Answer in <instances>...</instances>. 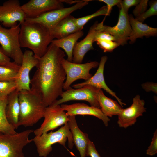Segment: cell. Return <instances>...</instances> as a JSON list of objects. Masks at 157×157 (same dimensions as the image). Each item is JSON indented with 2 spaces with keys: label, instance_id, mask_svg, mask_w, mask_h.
<instances>
[{
  "label": "cell",
  "instance_id": "cell-1",
  "mask_svg": "<svg viewBox=\"0 0 157 157\" xmlns=\"http://www.w3.org/2000/svg\"><path fill=\"white\" fill-rule=\"evenodd\" d=\"M65 56L63 51L51 43L45 53L38 58L37 70L31 80V88L41 94L46 107L63 92L66 74L61 61Z\"/></svg>",
  "mask_w": 157,
  "mask_h": 157
},
{
  "label": "cell",
  "instance_id": "cell-2",
  "mask_svg": "<svg viewBox=\"0 0 157 157\" xmlns=\"http://www.w3.org/2000/svg\"><path fill=\"white\" fill-rule=\"evenodd\" d=\"M20 25L19 41L21 47L29 49L38 58L41 57L54 39L51 32L39 23L25 21Z\"/></svg>",
  "mask_w": 157,
  "mask_h": 157
},
{
  "label": "cell",
  "instance_id": "cell-3",
  "mask_svg": "<svg viewBox=\"0 0 157 157\" xmlns=\"http://www.w3.org/2000/svg\"><path fill=\"white\" fill-rule=\"evenodd\" d=\"M20 113L18 126H33L42 118L47 107L41 94L32 89L19 91Z\"/></svg>",
  "mask_w": 157,
  "mask_h": 157
},
{
  "label": "cell",
  "instance_id": "cell-4",
  "mask_svg": "<svg viewBox=\"0 0 157 157\" xmlns=\"http://www.w3.org/2000/svg\"><path fill=\"white\" fill-rule=\"evenodd\" d=\"M32 139L40 157H47L52 150V145L56 143L63 145L68 150L65 146L67 140L70 149L72 148L74 145L68 123L56 131L44 133L40 136H35Z\"/></svg>",
  "mask_w": 157,
  "mask_h": 157
},
{
  "label": "cell",
  "instance_id": "cell-5",
  "mask_svg": "<svg viewBox=\"0 0 157 157\" xmlns=\"http://www.w3.org/2000/svg\"><path fill=\"white\" fill-rule=\"evenodd\" d=\"M33 131L28 129L14 135L0 133V157H25L23 149L33 142L29 136Z\"/></svg>",
  "mask_w": 157,
  "mask_h": 157
},
{
  "label": "cell",
  "instance_id": "cell-6",
  "mask_svg": "<svg viewBox=\"0 0 157 157\" xmlns=\"http://www.w3.org/2000/svg\"><path fill=\"white\" fill-rule=\"evenodd\" d=\"M17 25L6 28L0 24V44L5 54L17 64L21 65L23 53L19 41L20 26Z\"/></svg>",
  "mask_w": 157,
  "mask_h": 157
},
{
  "label": "cell",
  "instance_id": "cell-7",
  "mask_svg": "<svg viewBox=\"0 0 157 157\" xmlns=\"http://www.w3.org/2000/svg\"><path fill=\"white\" fill-rule=\"evenodd\" d=\"M120 3L117 6L119 8V12L116 25L113 27L104 25V19L101 23H98L97 28L99 32L112 35L115 38V42L119 45L123 46L127 44L132 29L129 20V15L124 12Z\"/></svg>",
  "mask_w": 157,
  "mask_h": 157
},
{
  "label": "cell",
  "instance_id": "cell-8",
  "mask_svg": "<svg viewBox=\"0 0 157 157\" xmlns=\"http://www.w3.org/2000/svg\"><path fill=\"white\" fill-rule=\"evenodd\" d=\"M90 0H82L72 6L55 9L46 12L34 18H26L25 21L39 23L48 28L51 32L56 25L73 12L82 8Z\"/></svg>",
  "mask_w": 157,
  "mask_h": 157
},
{
  "label": "cell",
  "instance_id": "cell-9",
  "mask_svg": "<svg viewBox=\"0 0 157 157\" xmlns=\"http://www.w3.org/2000/svg\"><path fill=\"white\" fill-rule=\"evenodd\" d=\"M99 63L91 61L85 63H77L68 61L63 58L61 64L66 74V79L63 86L65 90L71 87V84L78 79H82L85 81L90 78L92 75L90 73L92 69L98 67Z\"/></svg>",
  "mask_w": 157,
  "mask_h": 157
},
{
  "label": "cell",
  "instance_id": "cell-10",
  "mask_svg": "<svg viewBox=\"0 0 157 157\" xmlns=\"http://www.w3.org/2000/svg\"><path fill=\"white\" fill-rule=\"evenodd\" d=\"M44 121L40 127L33 131L35 136L41 135L68 123L69 116L60 105L51 104L47 107L45 111Z\"/></svg>",
  "mask_w": 157,
  "mask_h": 157
},
{
  "label": "cell",
  "instance_id": "cell-11",
  "mask_svg": "<svg viewBox=\"0 0 157 157\" xmlns=\"http://www.w3.org/2000/svg\"><path fill=\"white\" fill-rule=\"evenodd\" d=\"M100 89L88 85L78 89H73L71 87L63 92L60 96V99L56 100L52 104L60 105L70 101L83 100L87 101L91 106L100 108L97 98Z\"/></svg>",
  "mask_w": 157,
  "mask_h": 157
},
{
  "label": "cell",
  "instance_id": "cell-12",
  "mask_svg": "<svg viewBox=\"0 0 157 157\" xmlns=\"http://www.w3.org/2000/svg\"><path fill=\"white\" fill-rule=\"evenodd\" d=\"M26 17L18 0H8L0 5V22L9 28L24 22Z\"/></svg>",
  "mask_w": 157,
  "mask_h": 157
},
{
  "label": "cell",
  "instance_id": "cell-13",
  "mask_svg": "<svg viewBox=\"0 0 157 157\" xmlns=\"http://www.w3.org/2000/svg\"><path fill=\"white\" fill-rule=\"evenodd\" d=\"M38 60L30 50H26L23 53L22 63L15 80L16 89L19 91L31 89L30 73L37 67Z\"/></svg>",
  "mask_w": 157,
  "mask_h": 157
},
{
  "label": "cell",
  "instance_id": "cell-14",
  "mask_svg": "<svg viewBox=\"0 0 157 157\" xmlns=\"http://www.w3.org/2000/svg\"><path fill=\"white\" fill-rule=\"evenodd\" d=\"M144 100L140 99V96L137 94L133 99V103L129 107L122 109L118 115L117 123L121 128H126L135 124L137 119L143 115V113L146 111Z\"/></svg>",
  "mask_w": 157,
  "mask_h": 157
},
{
  "label": "cell",
  "instance_id": "cell-15",
  "mask_svg": "<svg viewBox=\"0 0 157 157\" xmlns=\"http://www.w3.org/2000/svg\"><path fill=\"white\" fill-rule=\"evenodd\" d=\"M26 18H34L47 12L63 8L62 0H30L21 6Z\"/></svg>",
  "mask_w": 157,
  "mask_h": 157
},
{
  "label": "cell",
  "instance_id": "cell-16",
  "mask_svg": "<svg viewBox=\"0 0 157 157\" xmlns=\"http://www.w3.org/2000/svg\"><path fill=\"white\" fill-rule=\"evenodd\" d=\"M108 59L106 56H102L99 63L98 68L94 74L90 78L83 82L78 83L72 85L75 89L80 88L87 85H90L100 89H103L107 92L115 97L119 104L122 107L126 104L123 102L122 100L115 93L110 89L106 84L104 77V66Z\"/></svg>",
  "mask_w": 157,
  "mask_h": 157
},
{
  "label": "cell",
  "instance_id": "cell-17",
  "mask_svg": "<svg viewBox=\"0 0 157 157\" xmlns=\"http://www.w3.org/2000/svg\"><path fill=\"white\" fill-rule=\"evenodd\" d=\"M61 106L68 116L77 115H90L96 117L102 121L105 126H107L110 121L109 117L105 115L100 108L89 106L84 103H75L71 104H62Z\"/></svg>",
  "mask_w": 157,
  "mask_h": 157
},
{
  "label": "cell",
  "instance_id": "cell-18",
  "mask_svg": "<svg viewBox=\"0 0 157 157\" xmlns=\"http://www.w3.org/2000/svg\"><path fill=\"white\" fill-rule=\"evenodd\" d=\"M97 22L90 28L86 36L80 42L75 44L73 52L72 62L77 63H81L85 55L89 51L94 49L93 44L97 32Z\"/></svg>",
  "mask_w": 157,
  "mask_h": 157
},
{
  "label": "cell",
  "instance_id": "cell-19",
  "mask_svg": "<svg viewBox=\"0 0 157 157\" xmlns=\"http://www.w3.org/2000/svg\"><path fill=\"white\" fill-rule=\"evenodd\" d=\"M68 125L71 132L73 143L79 151L81 157L87 156V149L90 140L88 135L83 132L78 127L76 119V116H69Z\"/></svg>",
  "mask_w": 157,
  "mask_h": 157
},
{
  "label": "cell",
  "instance_id": "cell-20",
  "mask_svg": "<svg viewBox=\"0 0 157 157\" xmlns=\"http://www.w3.org/2000/svg\"><path fill=\"white\" fill-rule=\"evenodd\" d=\"M129 19L132 31L129 38L130 44L134 43L138 38L144 36L149 37L156 36L157 28L149 26L144 24L134 18L131 14L129 15Z\"/></svg>",
  "mask_w": 157,
  "mask_h": 157
},
{
  "label": "cell",
  "instance_id": "cell-21",
  "mask_svg": "<svg viewBox=\"0 0 157 157\" xmlns=\"http://www.w3.org/2000/svg\"><path fill=\"white\" fill-rule=\"evenodd\" d=\"M19 92V91L16 89L8 96L6 110V116L8 122L15 129L19 126L20 113Z\"/></svg>",
  "mask_w": 157,
  "mask_h": 157
},
{
  "label": "cell",
  "instance_id": "cell-22",
  "mask_svg": "<svg viewBox=\"0 0 157 157\" xmlns=\"http://www.w3.org/2000/svg\"><path fill=\"white\" fill-rule=\"evenodd\" d=\"M80 30L76 24L75 18L70 15L60 21L51 33L54 39H59Z\"/></svg>",
  "mask_w": 157,
  "mask_h": 157
},
{
  "label": "cell",
  "instance_id": "cell-23",
  "mask_svg": "<svg viewBox=\"0 0 157 157\" xmlns=\"http://www.w3.org/2000/svg\"><path fill=\"white\" fill-rule=\"evenodd\" d=\"M83 34V31L80 30L61 38L54 39L51 43L60 49H63L67 56V60L72 62L74 47L77 40Z\"/></svg>",
  "mask_w": 157,
  "mask_h": 157
},
{
  "label": "cell",
  "instance_id": "cell-24",
  "mask_svg": "<svg viewBox=\"0 0 157 157\" xmlns=\"http://www.w3.org/2000/svg\"><path fill=\"white\" fill-rule=\"evenodd\" d=\"M97 98L102 112L108 117L118 115L123 109L118 102L106 97L101 89L98 92Z\"/></svg>",
  "mask_w": 157,
  "mask_h": 157
},
{
  "label": "cell",
  "instance_id": "cell-25",
  "mask_svg": "<svg viewBox=\"0 0 157 157\" xmlns=\"http://www.w3.org/2000/svg\"><path fill=\"white\" fill-rule=\"evenodd\" d=\"M7 98L0 97V133L6 135H14L17 133L15 129L9 123L6 115Z\"/></svg>",
  "mask_w": 157,
  "mask_h": 157
},
{
  "label": "cell",
  "instance_id": "cell-26",
  "mask_svg": "<svg viewBox=\"0 0 157 157\" xmlns=\"http://www.w3.org/2000/svg\"><path fill=\"white\" fill-rule=\"evenodd\" d=\"M20 66L13 61L6 65L0 66V81H15Z\"/></svg>",
  "mask_w": 157,
  "mask_h": 157
},
{
  "label": "cell",
  "instance_id": "cell-27",
  "mask_svg": "<svg viewBox=\"0 0 157 157\" xmlns=\"http://www.w3.org/2000/svg\"><path fill=\"white\" fill-rule=\"evenodd\" d=\"M101 15L108 16L106 6H104L94 13L89 15L78 18H75L76 24L81 30H82L84 26L89 20L96 17Z\"/></svg>",
  "mask_w": 157,
  "mask_h": 157
},
{
  "label": "cell",
  "instance_id": "cell-28",
  "mask_svg": "<svg viewBox=\"0 0 157 157\" xmlns=\"http://www.w3.org/2000/svg\"><path fill=\"white\" fill-rule=\"evenodd\" d=\"M17 88L15 81H0V97L5 98Z\"/></svg>",
  "mask_w": 157,
  "mask_h": 157
},
{
  "label": "cell",
  "instance_id": "cell-29",
  "mask_svg": "<svg viewBox=\"0 0 157 157\" xmlns=\"http://www.w3.org/2000/svg\"><path fill=\"white\" fill-rule=\"evenodd\" d=\"M150 8L144 13L135 19L143 23L147 18L157 15V0L152 1L150 3Z\"/></svg>",
  "mask_w": 157,
  "mask_h": 157
},
{
  "label": "cell",
  "instance_id": "cell-30",
  "mask_svg": "<svg viewBox=\"0 0 157 157\" xmlns=\"http://www.w3.org/2000/svg\"><path fill=\"white\" fill-rule=\"evenodd\" d=\"M96 42L104 52H112L115 48L119 46L116 42L111 40H97Z\"/></svg>",
  "mask_w": 157,
  "mask_h": 157
},
{
  "label": "cell",
  "instance_id": "cell-31",
  "mask_svg": "<svg viewBox=\"0 0 157 157\" xmlns=\"http://www.w3.org/2000/svg\"><path fill=\"white\" fill-rule=\"evenodd\" d=\"M157 153V130L154 133L150 145L146 150L147 155L152 156Z\"/></svg>",
  "mask_w": 157,
  "mask_h": 157
},
{
  "label": "cell",
  "instance_id": "cell-32",
  "mask_svg": "<svg viewBox=\"0 0 157 157\" xmlns=\"http://www.w3.org/2000/svg\"><path fill=\"white\" fill-rule=\"evenodd\" d=\"M148 0H140L138 4L136 6L133 13L136 17L144 13L146 10L148 6Z\"/></svg>",
  "mask_w": 157,
  "mask_h": 157
},
{
  "label": "cell",
  "instance_id": "cell-33",
  "mask_svg": "<svg viewBox=\"0 0 157 157\" xmlns=\"http://www.w3.org/2000/svg\"><path fill=\"white\" fill-rule=\"evenodd\" d=\"M87 156H89L90 157H101L94 143L90 140L89 141L87 147Z\"/></svg>",
  "mask_w": 157,
  "mask_h": 157
},
{
  "label": "cell",
  "instance_id": "cell-34",
  "mask_svg": "<svg viewBox=\"0 0 157 157\" xmlns=\"http://www.w3.org/2000/svg\"><path fill=\"white\" fill-rule=\"evenodd\" d=\"M139 0H122L120 4L124 12L128 14L129 9L131 7L136 6L139 3Z\"/></svg>",
  "mask_w": 157,
  "mask_h": 157
},
{
  "label": "cell",
  "instance_id": "cell-35",
  "mask_svg": "<svg viewBox=\"0 0 157 157\" xmlns=\"http://www.w3.org/2000/svg\"><path fill=\"white\" fill-rule=\"evenodd\" d=\"M142 88L146 92L151 91L157 94V83L152 82H147L141 85Z\"/></svg>",
  "mask_w": 157,
  "mask_h": 157
},
{
  "label": "cell",
  "instance_id": "cell-36",
  "mask_svg": "<svg viewBox=\"0 0 157 157\" xmlns=\"http://www.w3.org/2000/svg\"><path fill=\"white\" fill-rule=\"evenodd\" d=\"M97 40H106L115 41L114 37L112 35L105 33L99 32L98 31L95 35L94 42Z\"/></svg>",
  "mask_w": 157,
  "mask_h": 157
},
{
  "label": "cell",
  "instance_id": "cell-37",
  "mask_svg": "<svg viewBox=\"0 0 157 157\" xmlns=\"http://www.w3.org/2000/svg\"><path fill=\"white\" fill-rule=\"evenodd\" d=\"M98 1L106 4L108 16L110 15L112 7L115 5L117 6L119 5L122 1L120 0H99Z\"/></svg>",
  "mask_w": 157,
  "mask_h": 157
},
{
  "label": "cell",
  "instance_id": "cell-38",
  "mask_svg": "<svg viewBox=\"0 0 157 157\" xmlns=\"http://www.w3.org/2000/svg\"><path fill=\"white\" fill-rule=\"evenodd\" d=\"M11 62L10 58L5 54L0 46V66L8 65Z\"/></svg>",
  "mask_w": 157,
  "mask_h": 157
}]
</instances>
